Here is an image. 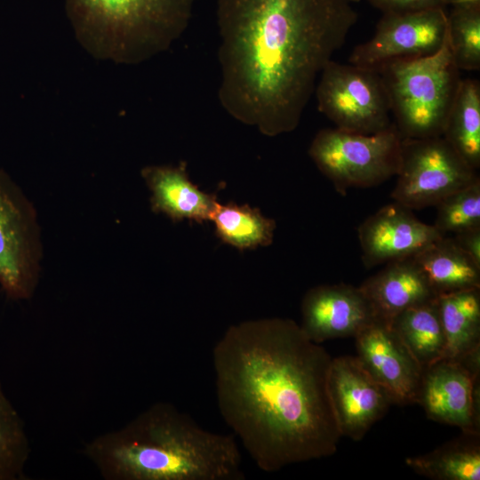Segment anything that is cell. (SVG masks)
I'll return each instance as SVG.
<instances>
[{
  "label": "cell",
  "mask_w": 480,
  "mask_h": 480,
  "mask_svg": "<svg viewBox=\"0 0 480 480\" xmlns=\"http://www.w3.org/2000/svg\"><path fill=\"white\" fill-rule=\"evenodd\" d=\"M331 361L289 318L232 324L215 343L220 413L260 470L336 452L341 435L328 393Z\"/></svg>",
  "instance_id": "cell-1"
},
{
  "label": "cell",
  "mask_w": 480,
  "mask_h": 480,
  "mask_svg": "<svg viewBox=\"0 0 480 480\" xmlns=\"http://www.w3.org/2000/svg\"><path fill=\"white\" fill-rule=\"evenodd\" d=\"M218 98L234 119L292 132L357 20L350 0H218Z\"/></svg>",
  "instance_id": "cell-2"
},
{
  "label": "cell",
  "mask_w": 480,
  "mask_h": 480,
  "mask_svg": "<svg viewBox=\"0 0 480 480\" xmlns=\"http://www.w3.org/2000/svg\"><path fill=\"white\" fill-rule=\"evenodd\" d=\"M84 455L108 480L245 479L234 435L206 430L165 402L98 436Z\"/></svg>",
  "instance_id": "cell-3"
},
{
  "label": "cell",
  "mask_w": 480,
  "mask_h": 480,
  "mask_svg": "<svg viewBox=\"0 0 480 480\" xmlns=\"http://www.w3.org/2000/svg\"><path fill=\"white\" fill-rule=\"evenodd\" d=\"M194 0H66L81 44L92 55L137 64L161 53L189 25Z\"/></svg>",
  "instance_id": "cell-4"
},
{
  "label": "cell",
  "mask_w": 480,
  "mask_h": 480,
  "mask_svg": "<svg viewBox=\"0 0 480 480\" xmlns=\"http://www.w3.org/2000/svg\"><path fill=\"white\" fill-rule=\"evenodd\" d=\"M377 71L385 84L393 123L402 138L443 135L460 80L447 37L432 55L395 61Z\"/></svg>",
  "instance_id": "cell-5"
},
{
  "label": "cell",
  "mask_w": 480,
  "mask_h": 480,
  "mask_svg": "<svg viewBox=\"0 0 480 480\" xmlns=\"http://www.w3.org/2000/svg\"><path fill=\"white\" fill-rule=\"evenodd\" d=\"M402 139L394 123L372 134L325 128L314 137L308 154L336 191L345 196L351 188L377 186L396 176Z\"/></svg>",
  "instance_id": "cell-6"
},
{
  "label": "cell",
  "mask_w": 480,
  "mask_h": 480,
  "mask_svg": "<svg viewBox=\"0 0 480 480\" xmlns=\"http://www.w3.org/2000/svg\"><path fill=\"white\" fill-rule=\"evenodd\" d=\"M42 258L36 210L11 176L0 170V288L9 300L32 298Z\"/></svg>",
  "instance_id": "cell-7"
},
{
  "label": "cell",
  "mask_w": 480,
  "mask_h": 480,
  "mask_svg": "<svg viewBox=\"0 0 480 480\" xmlns=\"http://www.w3.org/2000/svg\"><path fill=\"white\" fill-rule=\"evenodd\" d=\"M317 81V108L336 128L372 134L393 124L388 92L379 71L330 60Z\"/></svg>",
  "instance_id": "cell-8"
},
{
  "label": "cell",
  "mask_w": 480,
  "mask_h": 480,
  "mask_svg": "<svg viewBox=\"0 0 480 480\" xmlns=\"http://www.w3.org/2000/svg\"><path fill=\"white\" fill-rule=\"evenodd\" d=\"M393 200L411 210L436 206L478 176L442 137L402 139Z\"/></svg>",
  "instance_id": "cell-9"
},
{
  "label": "cell",
  "mask_w": 480,
  "mask_h": 480,
  "mask_svg": "<svg viewBox=\"0 0 480 480\" xmlns=\"http://www.w3.org/2000/svg\"><path fill=\"white\" fill-rule=\"evenodd\" d=\"M447 37L445 8L384 13L373 36L352 51L348 62L378 70L398 60L432 55Z\"/></svg>",
  "instance_id": "cell-10"
},
{
  "label": "cell",
  "mask_w": 480,
  "mask_h": 480,
  "mask_svg": "<svg viewBox=\"0 0 480 480\" xmlns=\"http://www.w3.org/2000/svg\"><path fill=\"white\" fill-rule=\"evenodd\" d=\"M480 348L460 358H442L423 369L417 404L432 420L478 436Z\"/></svg>",
  "instance_id": "cell-11"
},
{
  "label": "cell",
  "mask_w": 480,
  "mask_h": 480,
  "mask_svg": "<svg viewBox=\"0 0 480 480\" xmlns=\"http://www.w3.org/2000/svg\"><path fill=\"white\" fill-rule=\"evenodd\" d=\"M327 387L339 431L354 441L361 440L395 404L356 356L332 358Z\"/></svg>",
  "instance_id": "cell-12"
},
{
  "label": "cell",
  "mask_w": 480,
  "mask_h": 480,
  "mask_svg": "<svg viewBox=\"0 0 480 480\" xmlns=\"http://www.w3.org/2000/svg\"><path fill=\"white\" fill-rule=\"evenodd\" d=\"M356 356L395 404L417 403L423 372L391 324L374 319L355 337Z\"/></svg>",
  "instance_id": "cell-13"
},
{
  "label": "cell",
  "mask_w": 480,
  "mask_h": 480,
  "mask_svg": "<svg viewBox=\"0 0 480 480\" xmlns=\"http://www.w3.org/2000/svg\"><path fill=\"white\" fill-rule=\"evenodd\" d=\"M365 268L412 258L443 236L420 221L412 210L394 201L369 216L357 228Z\"/></svg>",
  "instance_id": "cell-14"
},
{
  "label": "cell",
  "mask_w": 480,
  "mask_h": 480,
  "mask_svg": "<svg viewBox=\"0 0 480 480\" xmlns=\"http://www.w3.org/2000/svg\"><path fill=\"white\" fill-rule=\"evenodd\" d=\"M301 324L313 342L355 337L375 318L360 287L346 284H323L308 290L301 302Z\"/></svg>",
  "instance_id": "cell-15"
},
{
  "label": "cell",
  "mask_w": 480,
  "mask_h": 480,
  "mask_svg": "<svg viewBox=\"0 0 480 480\" xmlns=\"http://www.w3.org/2000/svg\"><path fill=\"white\" fill-rule=\"evenodd\" d=\"M359 287L375 318L389 324L403 311L436 298L413 257L386 263Z\"/></svg>",
  "instance_id": "cell-16"
},
{
  "label": "cell",
  "mask_w": 480,
  "mask_h": 480,
  "mask_svg": "<svg viewBox=\"0 0 480 480\" xmlns=\"http://www.w3.org/2000/svg\"><path fill=\"white\" fill-rule=\"evenodd\" d=\"M140 175L151 193L152 212L165 214L172 221L211 220L217 198L189 180L185 163L178 166L148 165L141 169Z\"/></svg>",
  "instance_id": "cell-17"
},
{
  "label": "cell",
  "mask_w": 480,
  "mask_h": 480,
  "mask_svg": "<svg viewBox=\"0 0 480 480\" xmlns=\"http://www.w3.org/2000/svg\"><path fill=\"white\" fill-rule=\"evenodd\" d=\"M437 295L480 288V266L446 236L413 257Z\"/></svg>",
  "instance_id": "cell-18"
},
{
  "label": "cell",
  "mask_w": 480,
  "mask_h": 480,
  "mask_svg": "<svg viewBox=\"0 0 480 480\" xmlns=\"http://www.w3.org/2000/svg\"><path fill=\"white\" fill-rule=\"evenodd\" d=\"M445 338L444 358H460L480 348V288L436 296Z\"/></svg>",
  "instance_id": "cell-19"
},
{
  "label": "cell",
  "mask_w": 480,
  "mask_h": 480,
  "mask_svg": "<svg viewBox=\"0 0 480 480\" xmlns=\"http://www.w3.org/2000/svg\"><path fill=\"white\" fill-rule=\"evenodd\" d=\"M442 137L475 171L480 167V85L460 79Z\"/></svg>",
  "instance_id": "cell-20"
},
{
  "label": "cell",
  "mask_w": 480,
  "mask_h": 480,
  "mask_svg": "<svg viewBox=\"0 0 480 480\" xmlns=\"http://www.w3.org/2000/svg\"><path fill=\"white\" fill-rule=\"evenodd\" d=\"M391 326L423 369L444 357L445 338L436 298L403 311Z\"/></svg>",
  "instance_id": "cell-21"
},
{
  "label": "cell",
  "mask_w": 480,
  "mask_h": 480,
  "mask_svg": "<svg viewBox=\"0 0 480 480\" xmlns=\"http://www.w3.org/2000/svg\"><path fill=\"white\" fill-rule=\"evenodd\" d=\"M478 436H464L425 455L405 460L417 474L435 480H479L480 445Z\"/></svg>",
  "instance_id": "cell-22"
},
{
  "label": "cell",
  "mask_w": 480,
  "mask_h": 480,
  "mask_svg": "<svg viewBox=\"0 0 480 480\" xmlns=\"http://www.w3.org/2000/svg\"><path fill=\"white\" fill-rule=\"evenodd\" d=\"M211 220L214 223L216 236L238 250L264 247L273 242L275 220L248 204L218 203Z\"/></svg>",
  "instance_id": "cell-23"
},
{
  "label": "cell",
  "mask_w": 480,
  "mask_h": 480,
  "mask_svg": "<svg viewBox=\"0 0 480 480\" xmlns=\"http://www.w3.org/2000/svg\"><path fill=\"white\" fill-rule=\"evenodd\" d=\"M30 452L24 422L0 382V480H20Z\"/></svg>",
  "instance_id": "cell-24"
},
{
  "label": "cell",
  "mask_w": 480,
  "mask_h": 480,
  "mask_svg": "<svg viewBox=\"0 0 480 480\" xmlns=\"http://www.w3.org/2000/svg\"><path fill=\"white\" fill-rule=\"evenodd\" d=\"M447 13V39L459 70L480 68V4L452 6Z\"/></svg>",
  "instance_id": "cell-25"
},
{
  "label": "cell",
  "mask_w": 480,
  "mask_h": 480,
  "mask_svg": "<svg viewBox=\"0 0 480 480\" xmlns=\"http://www.w3.org/2000/svg\"><path fill=\"white\" fill-rule=\"evenodd\" d=\"M436 228L443 235H453L480 228V179L450 194L436 205Z\"/></svg>",
  "instance_id": "cell-26"
},
{
  "label": "cell",
  "mask_w": 480,
  "mask_h": 480,
  "mask_svg": "<svg viewBox=\"0 0 480 480\" xmlns=\"http://www.w3.org/2000/svg\"><path fill=\"white\" fill-rule=\"evenodd\" d=\"M384 13H401L433 8H445L443 0H368Z\"/></svg>",
  "instance_id": "cell-27"
},
{
  "label": "cell",
  "mask_w": 480,
  "mask_h": 480,
  "mask_svg": "<svg viewBox=\"0 0 480 480\" xmlns=\"http://www.w3.org/2000/svg\"><path fill=\"white\" fill-rule=\"evenodd\" d=\"M452 239L466 254L480 266V228L455 234Z\"/></svg>",
  "instance_id": "cell-28"
},
{
  "label": "cell",
  "mask_w": 480,
  "mask_h": 480,
  "mask_svg": "<svg viewBox=\"0 0 480 480\" xmlns=\"http://www.w3.org/2000/svg\"><path fill=\"white\" fill-rule=\"evenodd\" d=\"M444 5H471V4H480V0H443Z\"/></svg>",
  "instance_id": "cell-29"
},
{
  "label": "cell",
  "mask_w": 480,
  "mask_h": 480,
  "mask_svg": "<svg viewBox=\"0 0 480 480\" xmlns=\"http://www.w3.org/2000/svg\"><path fill=\"white\" fill-rule=\"evenodd\" d=\"M352 3L359 2L360 0H350Z\"/></svg>",
  "instance_id": "cell-30"
}]
</instances>
